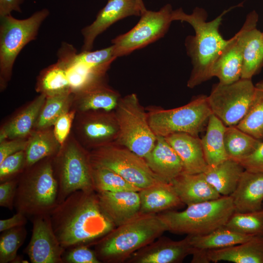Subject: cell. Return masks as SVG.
<instances>
[{"label": "cell", "mask_w": 263, "mask_h": 263, "mask_svg": "<svg viewBox=\"0 0 263 263\" xmlns=\"http://www.w3.org/2000/svg\"><path fill=\"white\" fill-rule=\"evenodd\" d=\"M53 230L65 249L89 246L115 225L102 208L95 191H76L57 204L49 214Z\"/></svg>", "instance_id": "6da1fadb"}, {"label": "cell", "mask_w": 263, "mask_h": 263, "mask_svg": "<svg viewBox=\"0 0 263 263\" xmlns=\"http://www.w3.org/2000/svg\"><path fill=\"white\" fill-rule=\"evenodd\" d=\"M229 9L224 11L211 21H207V14L203 8L195 7L192 13L186 14L181 8L173 11L172 19L188 23L195 35L188 36L185 40L187 54L190 58L192 69L187 86L193 88L212 77L213 63L227 44L219 31L223 16Z\"/></svg>", "instance_id": "7a4b0ae2"}, {"label": "cell", "mask_w": 263, "mask_h": 263, "mask_svg": "<svg viewBox=\"0 0 263 263\" xmlns=\"http://www.w3.org/2000/svg\"><path fill=\"white\" fill-rule=\"evenodd\" d=\"M165 231L157 214L140 213L96 241L94 250L101 263H126L133 253Z\"/></svg>", "instance_id": "3957f363"}, {"label": "cell", "mask_w": 263, "mask_h": 263, "mask_svg": "<svg viewBox=\"0 0 263 263\" xmlns=\"http://www.w3.org/2000/svg\"><path fill=\"white\" fill-rule=\"evenodd\" d=\"M48 157L26 168L19 176L14 208L28 218L49 215L58 204V184Z\"/></svg>", "instance_id": "277c9868"}, {"label": "cell", "mask_w": 263, "mask_h": 263, "mask_svg": "<svg viewBox=\"0 0 263 263\" xmlns=\"http://www.w3.org/2000/svg\"><path fill=\"white\" fill-rule=\"evenodd\" d=\"M234 212L230 195L191 204L182 211L170 210L157 215L168 231L176 234L202 235L225 225Z\"/></svg>", "instance_id": "5b68a950"}, {"label": "cell", "mask_w": 263, "mask_h": 263, "mask_svg": "<svg viewBox=\"0 0 263 263\" xmlns=\"http://www.w3.org/2000/svg\"><path fill=\"white\" fill-rule=\"evenodd\" d=\"M52 161L58 184V203L77 190L95 191L89 150L74 136L68 138Z\"/></svg>", "instance_id": "8992f818"}, {"label": "cell", "mask_w": 263, "mask_h": 263, "mask_svg": "<svg viewBox=\"0 0 263 263\" xmlns=\"http://www.w3.org/2000/svg\"><path fill=\"white\" fill-rule=\"evenodd\" d=\"M50 14L43 8L22 19L11 14L0 17V87L4 89L10 80L14 64L20 52L35 40L42 23Z\"/></svg>", "instance_id": "52a82bcc"}, {"label": "cell", "mask_w": 263, "mask_h": 263, "mask_svg": "<svg viewBox=\"0 0 263 263\" xmlns=\"http://www.w3.org/2000/svg\"><path fill=\"white\" fill-rule=\"evenodd\" d=\"M150 125L156 136L166 137L184 132L198 136L207 126L212 114L207 96L201 95L178 108L164 109L158 107L146 109Z\"/></svg>", "instance_id": "ba28073f"}, {"label": "cell", "mask_w": 263, "mask_h": 263, "mask_svg": "<svg viewBox=\"0 0 263 263\" xmlns=\"http://www.w3.org/2000/svg\"><path fill=\"white\" fill-rule=\"evenodd\" d=\"M114 111L119 126L115 143L144 158L153 148L157 136L137 95L132 93L122 97Z\"/></svg>", "instance_id": "9c48e42d"}, {"label": "cell", "mask_w": 263, "mask_h": 263, "mask_svg": "<svg viewBox=\"0 0 263 263\" xmlns=\"http://www.w3.org/2000/svg\"><path fill=\"white\" fill-rule=\"evenodd\" d=\"M89 152L92 167L111 169L141 189L165 182L151 170L144 158L116 143Z\"/></svg>", "instance_id": "30bf717a"}, {"label": "cell", "mask_w": 263, "mask_h": 263, "mask_svg": "<svg viewBox=\"0 0 263 263\" xmlns=\"http://www.w3.org/2000/svg\"><path fill=\"white\" fill-rule=\"evenodd\" d=\"M172 6L167 4L157 11L146 10L130 31L111 41L117 57L126 56L163 38L173 21Z\"/></svg>", "instance_id": "8fae6325"}, {"label": "cell", "mask_w": 263, "mask_h": 263, "mask_svg": "<svg viewBox=\"0 0 263 263\" xmlns=\"http://www.w3.org/2000/svg\"><path fill=\"white\" fill-rule=\"evenodd\" d=\"M254 90L251 79L240 78L227 84L219 82L207 96L212 113L225 126H236L246 114Z\"/></svg>", "instance_id": "7c38bea8"}, {"label": "cell", "mask_w": 263, "mask_h": 263, "mask_svg": "<svg viewBox=\"0 0 263 263\" xmlns=\"http://www.w3.org/2000/svg\"><path fill=\"white\" fill-rule=\"evenodd\" d=\"M73 125L75 138L88 150L115 143L118 136L114 111L76 112Z\"/></svg>", "instance_id": "4fadbf2b"}, {"label": "cell", "mask_w": 263, "mask_h": 263, "mask_svg": "<svg viewBox=\"0 0 263 263\" xmlns=\"http://www.w3.org/2000/svg\"><path fill=\"white\" fill-rule=\"evenodd\" d=\"M146 10L142 0H108L95 20L81 30L83 38L81 52L92 51L97 36L115 22L130 16H140Z\"/></svg>", "instance_id": "5bb4252c"}, {"label": "cell", "mask_w": 263, "mask_h": 263, "mask_svg": "<svg viewBox=\"0 0 263 263\" xmlns=\"http://www.w3.org/2000/svg\"><path fill=\"white\" fill-rule=\"evenodd\" d=\"M33 228L25 253L32 263H63L65 249L61 245L51 226L49 215L31 219Z\"/></svg>", "instance_id": "9a60e30c"}, {"label": "cell", "mask_w": 263, "mask_h": 263, "mask_svg": "<svg viewBox=\"0 0 263 263\" xmlns=\"http://www.w3.org/2000/svg\"><path fill=\"white\" fill-rule=\"evenodd\" d=\"M258 18L256 11H252L236 33L242 52L241 78L252 79L263 67V34L257 28Z\"/></svg>", "instance_id": "2e32d148"}, {"label": "cell", "mask_w": 263, "mask_h": 263, "mask_svg": "<svg viewBox=\"0 0 263 263\" xmlns=\"http://www.w3.org/2000/svg\"><path fill=\"white\" fill-rule=\"evenodd\" d=\"M193 252L188 235L180 241L162 235L133 253L126 263H180Z\"/></svg>", "instance_id": "e0dca14e"}, {"label": "cell", "mask_w": 263, "mask_h": 263, "mask_svg": "<svg viewBox=\"0 0 263 263\" xmlns=\"http://www.w3.org/2000/svg\"><path fill=\"white\" fill-rule=\"evenodd\" d=\"M192 263H263V237H257L231 246L202 251L194 250Z\"/></svg>", "instance_id": "ac0fdd59"}, {"label": "cell", "mask_w": 263, "mask_h": 263, "mask_svg": "<svg viewBox=\"0 0 263 263\" xmlns=\"http://www.w3.org/2000/svg\"><path fill=\"white\" fill-rule=\"evenodd\" d=\"M76 49L63 42L58 50L57 61L65 69L71 91L80 92L96 83L106 80V72L88 67L76 57Z\"/></svg>", "instance_id": "d6986e66"}, {"label": "cell", "mask_w": 263, "mask_h": 263, "mask_svg": "<svg viewBox=\"0 0 263 263\" xmlns=\"http://www.w3.org/2000/svg\"><path fill=\"white\" fill-rule=\"evenodd\" d=\"M96 193L102 208L115 227L140 214L139 191H102Z\"/></svg>", "instance_id": "ffe728a7"}, {"label": "cell", "mask_w": 263, "mask_h": 263, "mask_svg": "<svg viewBox=\"0 0 263 263\" xmlns=\"http://www.w3.org/2000/svg\"><path fill=\"white\" fill-rule=\"evenodd\" d=\"M122 97L106 80L96 83L74 94L72 109L76 112L114 111Z\"/></svg>", "instance_id": "44dd1931"}, {"label": "cell", "mask_w": 263, "mask_h": 263, "mask_svg": "<svg viewBox=\"0 0 263 263\" xmlns=\"http://www.w3.org/2000/svg\"><path fill=\"white\" fill-rule=\"evenodd\" d=\"M179 156L183 172L195 174L204 172L208 165L206 162L201 139L196 136L178 132L165 137Z\"/></svg>", "instance_id": "7402d4cb"}, {"label": "cell", "mask_w": 263, "mask_h": 263, "mask_svg": "<svg viewBox=\"0 0 263 263\" xmlns=\"http://www.w3.org/2000/svg\"><path fill=\"white\" fill-rule=\"evenodd\" d=\"M144 159L151 170L166 182L170 183L183 172L179 156L165 137L157 136L153 148Z\"/></svg>", "instance_id": "603a6c76"}, {"label": "cell", "mask_w": 263, "mask_h": 263, "mask_svg": "<svg viewBox=\"0 0 263 263\" xmlns=\"http://www.w3.org/2000/svg\"><path fill=\"white\" fill-rule=\"evenodd\" d=\"M235 211L246 212L261 209L263 203V172L244 170L230 195Z\"/></svg>", "instance_id": "cb8c5ba5"}, {"label": "cell", "mask_w": 263, "mask_h": 263, "mask_svg": "<svg viewBox=\"0 0 263 263\" xmlns=\"http://www.w3.org/2000/svg\"><path fill=\"white\" fill-rule=\"evenodd\" d=\"M170 183L182 202L187 206L217 199L222 196L207 181L203 172H182Z\"/></svg>", "instance_id": "d4e9b609"}, {"label": "cell", "mask_w": 263, "mask_h": 263, "mask_svg": "<svg viewBox=\"0 0 263 263\" xmlns=\"http://www.w3.org/2000/svg\"><path fill=\"white\" fill-rule=\"evenodd\" d=\"M46 95L36 97L0 128V142L6 139L27 138L35 130L36 124Z\"/></svg>", "instance_id": "484cf974"}, {"label": "cell", "mask_w": 263, "mask_h": 263, "mask_svg": "<svg viewBox=\"0 0 263 263\" xmlns=\"http://www.w3.org/2000/svg\"><path fill=\"white\" fill-rule=\"evenodd\" d=\"M140 213L157 214L184 204L170 183L161 182L141 189Z\"/></svg>", "instance_id": "4316f807"}, {"label": "cell", "mask_w": 263, "mask_h": 263, "mask_svg": "<svg viewBox=\"0 0 263 263\" xmlns=\"http://www.w3.org/2000/svg\"><path fill=\"white\" fill-rule=\"evenodd\" d=\"M243 57L241 46L237 34L228 41L214 61L211 70L212 77L219 83H233L241 78Z\"/></svg>", "instance_id": "83f0119b"}, {"label": "cell", "mask_w": 263, "mask_h": 263, "mask_svg": "<svg viewBox=\"0 0 263 263\" xmlns=\"http://www.w3.org/2000/svg\"><path fill=\"white\" fill-rule=\"evenodd\" d=\"M244 169L238 162L227 159L203 172L207 181L221 196H230L236 189Z\"/></svg>", "instance_id": "f1b7e54d"}, {"label": "cell", "mask_w": 263, "mask_h": 263, "mask_svg": "<svg viewBox=\"0 0 263 263\" xmlns=\"http://www.w3.org/2000/svg\"><path fill=\"white\" fill-rule=\"evenodd\" d=\"M188 236L193 250L202 251L224 248L260 237L242 234L225 225L207 234Z\"/></svg>", "instance_id": "f546056e"}, {"label": "cell", "mask_w": 263, "mask_h": 263, "mask_svg": "<svg viewBox=\"0 0 263 263\" xmlns=\"http://www.w3.org/2000/svg\"><path fill=\"white\" fill-rule=\"evenodd\" d=\"M61 146L54 134L53 128L35 130L28 137L25 150L26 168L46 158L55 156Z\"/></svg>", "instance_id": "4dcf8cb0"}, {"label": "cell", "mask_w": 263, "mask_h": 263, "mask_svg": "<svg viewBox=\"0 0 263 263\" xmlns=\"http://www.w3.org/2000/svg\"><path fill=\"white\" fill-rule=\"evenodd\" d=\"M226 126L212 114L206 126V132L201 139L206 162L214 166L228 159L224 145V133Z\"/></svg>", "instance_id": "1f68e13d"}, {"label": "cell", "mask_w": 263, "mask_h": 263, "mask_svg": "<svg viewBox=\"0 0 263 263\" xmlns=\"http://www.w3.org/2000/svg\"><path fill=\"white\" fill-rule=\"evenodd\" d=\"M262 142L236 126H226L224 145L228 159L239 162L252 154Z\"/></svg>", "instance_id": "d6a6232c"}, {"label": "cell", "mask_w": 263, "mask_h": 263, "mask_svg": "<svg viewBox=\"0 0 263 263\" xmlns=\"http://www.w3.org/2000/svg\"><path fill=\"white\" fill-rule=\"evenodd\" d=\"M74 93L68 91L46 96L37 120L36 129L51 128L57 119L72 109Z\"/></svg>", "instance_id": "836d02e7"}, {"label": "cell", "mask_w": 263, "mask_h": 263, "mask_svg": "<svg viewBox=\"0 0 263 263\" xmlns=\"http://www.w3.org/2000/svg\"><path fill=\"white\" fill-rule=\"evenodd\" d=\"M36 90L46 96L71 91L66 71L59 62L42 70L37 78Z\"/></svg>", "instance_id": "e575fe53"}, {"label": "cell", "mask_w": 263, "mask_h": 263, "mask_svg": "<svg viewBox=\"0 0 263 263\" xmlns=\"http://www.w3.org/2000/svg\"><path fill=\"white\" fill-rule=\"evenodd\" d=\"M236 126L255 138L263 140V80L255 85L249 108Z\"/></svg>", "instance_id": "d590c367"}, {"label": "cell", "mask_w": 263, "mask_h": 263, "mask_svg": "<svg viewBox=\"0 0 263 263\" xmlns=\"http://www.w3.org/2000/svg\"><path fill=\"white\" fill-rule=\"evenodd\" d=\"M92 168L93 182L96 192L139 191L141 190L111 169L99 167Z\"/></svg>", "instance_id": "8d00e7d4"}, {"label": "cell", "mask_w": 263, "mask_h": 263, "mask_svg": "<svg viewBox=\"0 0 263 263\" xmlns=\"http://www.w3.org/2000/svg\"><path fill=\"white\" fill-rule=\"evenodd\" d=\"M225 226L242 234L263 237V207L246 212L235 211Z\"/></svg>", "instance_id": "74e56055"}, {"label": "cell", "mask_w": 263, "mask_h": 263, "mask_svg": "<svg viewBox=\"0 0 263 263\" xmlns=\"http://www.w3.org/2000/svg\"><path fill=\"white\" fill-rule=\"evenodd\" d=\"M27 234L25 225L16 227L1 232L0 263L14 262L18 257V251L24 243Z\"/></svg>", "instance_id": "f35d334b"}, {"label": "cell", "mask_w": 263, "mask_h": 263, "mask_svg": "<svg viewBox=\"0 0 263 263\" xmlns=\"http://www.w3.org/2000/svg\"><path fill=\"white\" fill-rule=\"evenodd\" d=\"M25 168V151L7 156L0 163V182L18 177Z\"/></svg>", "instance_id": "ab89813d"}, {"label": "cell", "mask_w": 263, "mask_h": 263, "mask_svg": "<svg viewBox=\"0 0 263 263\" xmlns=\"http://www.w3.org/2000/svg\"><path fill=\"white\" fill-rule=\"evenodd\" d=\"M63 263H101L89 246L81 244L65 249L62 256Z\"/></svg>", "instance_id": "60d3db41"}, {"label": "cell", "mask_w": 263, "mask_h": 263, "mask_svg": "<svg viewBox=\"0 0 263 263\" xmlns=\"http://www.w3.org/2000/svg\"><path fill=\"white\" fill-rule=\"evenodd\" d=\"M76 112L71 109L61 115L53 125L54 134L61 146L69 136Z\"/></svg>", "instance_id": "b9f144b4"}, {"label": "cell", "mask_w": 263, "mask_h": 263, "mask_svg": "<svg viewBox=\"0 0 263 263\" xmlns=\"http://www.w3.org/2000/svg\"><path fill=\"white\" fill-rule=\"evenodd\" d=\"M19 177L10 179L0 184V206L12 210L18 183Z\"/></svg>", "instance_id": "7bdbcfd3"}, {"label": "cell", "mask_w": 263, "mask_h": 263, "mask_svg": "<svg viewBox=\"0 0 263 263\" xmlns=\"http://www.w3.org/2000/svg\"><path fill=\"white\" fill-rule=\"evenodd\" d=\"M27 138L6 139L0 142V163L7 156L20 151H25Z\"/></svg>", "instance_id": "ee69618b"}, {"label": "cell", "mask_w": 263, "mask_h": 263, "mask_svg": "<svg viewBox=\"0 0 263 263\" xmlns=\"http://www.w3.org/2000/svg\"><path fill=\"white\" fill-rule=\"evenodd\" d=\"M238 162L245 170L263 172V141L252 154Z\"/></svg>", "instance_id": "f6af8a7d"}, {"label": "cell", "mask_w": 263, "mask_h": 263, "mask_svg": "<svg viewBox=\"0 0 263 263\" xmlns=\"http://www.w3.org/2000/svg\"><path fill=\"white\" fill-rule=\"evenodd\" d=\"M28 217L23 213L16 212L10 218L0 220V232L11 229L16 227L25 225L27 222Z\"/></svg>", "instance_id": "bcb514c9"}, {"label": "cell", "mask_w": 263, "mask_h": 263, "mask_svg": "<svg viewBox=\"0 0 263 263\" xmlns=\"http://www.w3.org/2000/svg\"><path fill=\"white\" fill-rule=\"evenodd\" d=\"M26 0H0V17L11 14L13 11L21 13L20 5Z\"/></svg>", "instance_id": "7dc6e473"}, {"label": "cell", "mask_w": 263, "mask_h": 263, "mask_svg": "<svg viewBox=\"0 0 263 263\" xmlns=\"http://www.w3.org/2000/svg\"></svg>", "instance_id": "c3c4849f"}]
</instances>
